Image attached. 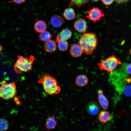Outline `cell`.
<instances>
[{"mask_svg": "<svg viewBox=\"0 0 131 131\" xmlns=\"http://www.w3.org/2000/svg\"><path fill=\"white\" fill-rule=\"evenodd\" d=\"M98 41L95 33H85L80 38L78 43L83 52L88 55L93 54L96 49Z\"/></svg>", "mask_w": 131, "mask_h": 131, "instance_id": "obj_1", "label": "cell"}, {"mask_svg": "<svg viewBox=\"0 0 131 131\" xmlns=\"http://www.w3.org/2000/svg\"><path fill=\"white\" fill-rule=\"evenodd\" d=\"M38 83L43 85L45 92L49 95L57 94L60 91V87L58 85L57 80L49 74L41 76L39 80Z\"/></svg>", "mask_w": 131, "mask_h": 131, "instance_id": "obj_2", "label": "cell"}, {"mask_svg": "<svg viewBox=\"0 0 131 131\" xmlns=\"http://www.w3.org/2000/svg\"><path fill=\"white\" fill-rule=\"evenodd\" d=\"M121 64L122 62L119 58L113 55L101 60L98 65L101 70L106 71L108 73L111 74L118 65Z\"/></svg>", "mask_w": 131, "mask_h": 131, "instance_id": "obj_3", "label": "cell"}, {"mask_svg": "<svg viewBox=\"0 0 131 131\" xmlns=\"http://www.w3.org/2000/svg\"><path fill=\"white\" fill-rule=\"evenodd\" d=\"M17 57V59L14 66L16 73L19 74L22 72H27L31 70L34 59L33 56L31 55L29 58L20 56Z\"/></svg>", "mask_w": 131, "mask_h": 131, "instance_id": "obj_4", "label": "cell"}, {"mask_svg": "<svg viewBox=\"0 0 131 131\" xmlns=\"http://www.w3.org/2000/svg\"><path fill=\"white\" fill-rule=\"evenodd\" d=\"M16 86L14 82L7 84L3 81L0 86V98L8 100L16 95Z\"/></svg>", "mask_w": 131, "mask_h": 131, "instance_id": "obj_5", "label": "cell"}, {"mask_svg": "<svg viewBox=\"0 0 131 131\" xmlns=\"http://www.w3.org/2000/svg\"><path fill=\"white\" fill-rule=\"evenodd\" d=\"M87 12L88 15L86 17L95 23L105 16L102 10L96 7H93L91 9H89Z\"/></svg>", "mask_w": 131, "mask_h": 131, "instance_id": "obj_6", "label": "cell"}, {"mask_svg": "<svg viewBox=\"0 0 131 131\" xmlns=\"http://www.w3.org/2000/svg\"><path fill=\"white\" fill-rule=\"evenodd\" d=\"M74 27L75 30L79 33H84L87 28L86 22L84 19L80 18L74 22Z\"/></svg>", "mask_w": 131, "mask_h": 131, "instance_id": "obj_7", "label": "cell"}, {"mask_svg": "<svg viewBox=\"0 0 131 131\" xmlns=\"http://www.w3.org/2000/svg\"><path fill=\"white\" fill-rule=\"evenodd\" d=\"M97 92L98 100L99 104L103 109H106L109 105V102L108 99L104 95L103 91L102 90H98Z\"/></svg>", "mask_w": 131, "mask_h": 131, "instance_id": "obj_8", "label": "cell"}, {"mask_svg": "<svg viewBox=\"0 0 131 131\" xmlns=\"http://www.w3.org/2000/svg\"><path fill=\"white\" fill-rule=\"evenodd\" d=\"M86 109L89 114L95 115L99 112L100 108L99 105L96 102L92 101L90 102L88 105Z\"/></svg>", "mask_w": 131, "mask_h": 131, "instance_id": "obj_9", "label": "cell"}, {"mask_svg": "<svg viewBox=\"0 0 131 131\" xmlns=\"http://www.w3.org/2000/svg\"><path fill=\"white\" fill-rule=\"evenodd\" d=\"M72 35L71 31L69 29L65 28L63 29L57 35L56 41L58 42L61 40L67 41Z\"/></svg>", "mask_w": 131, "mask_h": 131, "instance_id": "obj_10", "label": "cell"}, {"mask_svg": "<svg viewBox=\"0 0 131 131\" xmlns=\"http://www.w3.org/2000/svg\"><path fill=\"white\" fill-rule=\"evenodd\" d=\"M70 53L72 57H80L83 53L82 49L79 44H74L70 47Z\"/></svg>", "mask_w": 131, "mask_h": 131, "instance_id": "obj_11", "label": "cell"}, {"mask_svg": "<svg viewBox=\"0 0 131 131\" xmlns=\"http://www.w3.org/2000/svg\"><path fill=\"white\" fill-rule=\"evenodd\" d=\"M111 117V115L109 112L105 110H102L99 112L98 116L99 121L103 123L109 122Z\"/></svg>", "mask_w": 131, "mask_h": 131, "instance_id": "obj_12", "label": "cell"}, {"mask_svg": "<svg viewBox=\"0 0 131 131\" xmlns=\"http://www.w3.org/2000/svg\"><path fill=\"white\" fill-rule=\"evenodd\" d=\"M50 21L52 25L56 28L60 27L64 23L63 18L57 15H55L53 16L51 18Z\"/></svg>", "mask_w": 131, "mask_h": 131, "instance_id": "obj_13", "label": "cell"}, {"mask_svg": "<svg viewBox=\"0 0 131 131\" xmlns=\"http://www.w3.org/2000/svg\"><path fill=\"white\" fill-rule=\"evenodd\" d=\"M89 82V79L87 76L84 74H81L76 77L75 83L76 85L80 87L86 86Z\"/></svg>", "mask_w": 131, "mask_h": 131, "instance_id": "obj_14", "label": "cell"}, {"mask_svg": "<svg viewBox=\"0 0 131 131\" xmlns=\"http://www.w3.org/2000/svg\"><path fill=\"white\" fill-rule=\"evenodd\" d=\"M56 47L55 42L53 40H50L45 42L44 46L45 50L49 53H52L55 51Z\"/></svg>", "mask_w": 131, "mask_h": 131, "instance_id": "obj_15", "label": "cell"}, {"mask_svg": "<svg viewBox=\"0 0 131 131\" xmlns=\"http://www.w3.org/2000/svg\"><path fill=\"white\" fill-rule=\"evenodd\" d=\"M57 124L55 116L53 115L49 117L47 119L45 124L46 128L48 130H50L54 128Z\"/></svg>", "mask_w": 131, "mask_h": 131, "instance_id": "obj_16", "label": "cell"}, {"mask_svg": "<svg viewBox=\"0 0 131 131\" xmlns=\"http://www.w3.org/2000/svg\"><path fill=\"white\" fill-rule=\"evenodd\" d=\"M34 28L36 32L41 33L46 31L47 28V25L46 22L44 21L39 20L35 23Z\"/></svg>", "mask_w": 131, "mask_h": 131, "instance_id": "obj_17", "label": "cell"}, {"mask_svg": "<svg viewBox=\"0 0 131 131\" xmlns=\"http://www.w3.org/2000/svg\"><path fill=\"white\" fill-rule=\"evenodd\" d=\"M63 15L65 18L68 20H73L76 17L74 10L72 8L70 7L67 8L65 10Z\"/></svg>", "mask_w": 131, "mask_h": 131, "instance_id": "obj_18", "label": "cell"}, {"mask_svg": "<svg viewBox=\"0 0 131 131\" xmlns=\"http://www.w3.org/2000/svg\"><path fill=\"white\" fill-rule=\"evenodd\" d=\"M70 5L69 7L73 5H75L78 8L82 6L84 4L88 3L89 0H69Z\"/></svg>", "mask_w": 131, "mask_h": 131, "instance_id": "obj_19", "label": "cell"}, {"mask_svg": "<svg viewBox=\"0 0 131 131\" xmlns=\"http://www.w3.org/2000/svg\"><path fill=\"white\" fill-rule=\"evenodd\" d=\"M51 36V34L49 32L45 31L41 33L39 35L38 37L40 40L45 42L49 40Z\"/></svg>", "mask_w": 131, "mask_h": 131, "instance_id": "obj_20", "label": "cell"}, {"mask_svg": "<svg viewBox=\"0 0 131 131\" xmlns=\"http://www.w3.org/2000/svg\"><path fill=\"white\" fill-rule=\"evenodd\" d=\"M58 42V48L60 50L65 51L67 49L68 47V44L67 41L61 40Z\"/></svg>", "mask_w": 131, "mask_h": 131, "instance_id": "obj_21", "label": "cell"}, {"mask_svg": "<svg viewBox=\"0 0 131 131\" xmlns=\"http://www.w3.org/2000/svg\"><path fill=\"white\" fill-rule=\"evenodd\" d=\"M9 126L7 121L3 119H0V131H4L7 130Z\"/></svg>", "mask_w": 131, "mask_h": 131, "instance_id": "obj_22", "label": "cell"}, {"mask_svg": "<svg viewBox=\"0 0 131 131\" xmlns=\"http://www.w3.org/2000/svg\"><path fill=\"white\" fill-rule=\"evenodd\" d=\"M123 92L126 96H131V86L127 85L125 86L123 89Z\"/></svg>", "mask_w": 131, "mask_h": 131, "instance_id": "obj_23", "label": "cell"}, {"mask_svg": "<svg viewBox=\"0 0 131 131\" xmlns=\"http://www.w3.org/2000/svg\"><path fill=\"white\" fill-rule=\"evenodd\" d=\"M101 1L104 4L110 5L113 2L114 0H101Z\"/></svg>", "mask_w": 131, "mask_h": 131, "instance_id": "obj_24", "label": "cell"}, {"mask_svg": "<svg viewBox=\"0 0 131 131\" xmlns=\"http://www.w3.org/2000/svg\"><path fill=\"white\" fill-rule=\"evenodd\" d=\"M130 0H114L115 2L117 4H123L128 3Z\"/></svg>", "mask_w": 131, "mask_h": 131, "instance_id": "obj_25", "label": "cell"}, {"mask_svg": "<svg viewBox=\"0 0 131 131\" xmlns=\"http://www.w3.org/2000/svg\"><path fill=\"white\" fill-rule=\"evenodd\" d=\"M126 70L127 73L131 74V63L129 64L126 66Z\"/></svg>", "mask_w": 131, "mask_h": 131, "instance_id": "obj_26", "label": "cell"}, {"mask_svg": "<svg viewBox=\"0 0 131 131\" xmlns=\"http://www.w3.org/2000/svg\"><path fill=\"white\" fill-rule=\"evenodd\" d=\"M25 0H12V1H10V2H14L18 4H20L23 3L25 1Z\"/></svg>", "mask_w": 131, "mask_h": 131, "instance_id": "obj_27", "label": "cell"}, {"mask_svg": "<svg viewBox=\"0 0 131 131\" xmlns=\"http://www.w3.org/2000/svg\"><path fill=\"white\" fill-rule=\"evenodd\" d=\"M92 1L94 2H97L99 0H91Z\"/></svg>", "mask_w": 131, "mask_h": 131, "instance_id": "obj_28", "label": "cell"}, {"mask_svg": "<svg viewBox=\"0 0 131 131\" xmlns=\"http://www.w3.org/2000/svg\"><path fill=\"white\" fill-rule=\"evenodd\" d=\"M1 49H2V47L0 45V52L1 51Z\"/></svg>", "mask_w": 131, "mask_h": 131, "instance_id": "obj_29", "label": "cell"}, {"mask_svg": "<svg viewBox=\"0 0 131 131\" xmlns=\"http://www.w3.org/2000/svg\"><path fill=\"white\" fill-rule=\"evenodd\" d=\"M130 54L131 56V48L130 49Z\"/></svg>", "mask_w": 131, "mask_h": 131, "instance_id": "obj_30", "label": "cell"}]
</instances>
